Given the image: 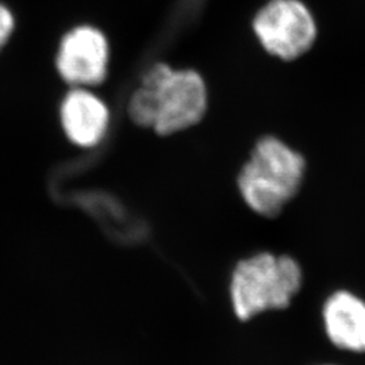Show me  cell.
Wrapping results in <instances>:
<instances>
[{"label": "cell", "instance_id": "3957f363", "mask_svg": "<svg viewBox=\"0 0 365 365\" xmlns=\"http://www.w3.org/2000/svg\"><path fill=\"white\" fill-rule=\"evenodd\" d=\"M304 272L291 255L257 252L235 262L229 300L235 318L249 322L261 314L288 309L299 295Z\"/></svg>", "mask_w": 365, "mask_h": 365}, {"label": "cell", "instance_id": "52a82bcc", "mask_svg": "<svg viewBox=\"0 0 365 365\" xmlns=\"http://www.w3.org/2000/svg\"><path fill=\"white\" fill-rule=\"evenodd\" d=\"M60 119L66 137L78 146H95L105 138L110 126V110L93 92L73 87L60 107Z\"/></svg>", "mask_w": 365, "mask_h": 365}, {"label": "cell", "instance_id": "6da1fadb", "mask_svg": "<svg viewBox=\"0 0 365 365\" xmlns=\"http://www.w3.org/2000/svg\"><path fill=\"white\" fill-rule=\"evenodd\" d=\"M307 160L289 141L276 134L257 138L238 170L237 190L253 214L272 220L299 195Z\"/></svg>", "mask_w": 365, "mask_h": 365}, {"label": "cell", "instance_id": "7a4b0ae2", "mask_svg": "<svg viewBox=\"0 0 365 365\" xmlns=\"http://www.w3.org/2000/svg\"><path fill=\"white\" fill-rule=\"evenodd\" d=\"M134 95L152 130L163 138L194 130L207 117V86L194 69L156 61L143 72Z\"/></svg>", "mask_w": 365, "mask_h": 365}, {"label": "cell", "instance_id": "9c48e42d", "mask_svg": "<svg viewBox=\"0 0 365 365\" xmlns=\"http://www.w3.org/2000/svg\"><path fill=\"white\" fill-rule=\"evenodd\" d=\"M319 365H337V364H319Z\"/></svg>", "mask_w": 365, "mask_h": 365}, {"label": "cell", "instance_id": "8992f818", "mask_svg": "<svg viewBox=\"0 0 365 365\" xmlns=\"http://www.w3.org/2000/svg\"><path fill=\"white\" fill-rule=\"evenodd\" d=\"M327 341L339 351L365 354V299L351 289L329 294L321 309Z\"/></svg>", "mask_w": 365, "mask_h": 365}, {"label": "cell", "instance_id": "5b68a950", "mask_svg": "<svg viewBox=\"0 0 365 365\" xmlns=\"http://www.w3.org/2000/svg\"><path fill=\"white\" fill-rule=\"evenodd\" d=\"M110 43L102 30L90 25L73 27L60 41L56 68L72 87H98L108 75Z\"/></svg>", "mask_w": 365, "mask_h": 365}, {"label": "cell", "instance_id": "ba28073f", "mask_svg": "<svg viewBox=\"0 0 365 365\" xmlns=\"http://www.w3.org/2000/svg\"><path fill=\"white\" fill-rule=\"evenodd\" d=\"M14 27L15 19L11 10L3 3H0V49L9 42L13 34Z\"/></svg>", "mask_w": 365, "mask_h": 365}, {"label": "cell", "instance_id": "277c9868", "mask_svg": "<svg viewBox=\"0 0 365 365\" xmlns=\"http://www.w3.org/2000/svg\"><path fill=\"white\" fill-rule=\"evenodd\" d=\"M252 29L262 49L283 61L299 58L317 39L313 14L300 0H269L255 15Z\"/></svg>", "mask_w": 365, "mask_h": 365}]
</instances>
